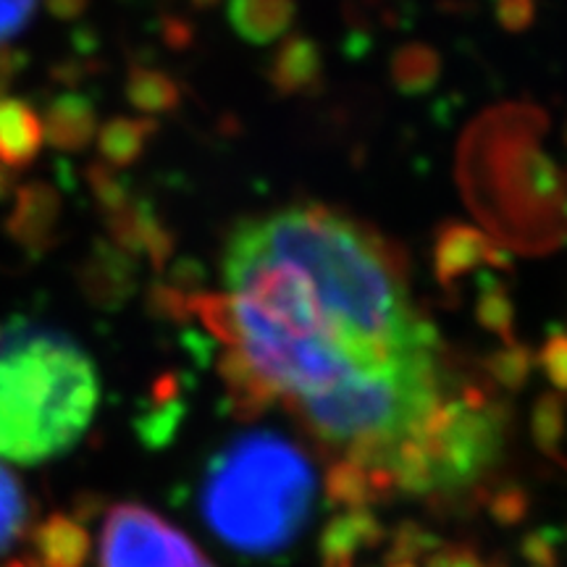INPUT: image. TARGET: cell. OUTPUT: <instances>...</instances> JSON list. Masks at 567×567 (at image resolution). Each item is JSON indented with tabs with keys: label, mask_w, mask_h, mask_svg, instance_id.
Wrapping results in <instances>:
<instances>
[{
	"label": "cell",
	"mask_w": 567,
	"mask_h": 567,
	"mask_svg": "<svg viewBox=\"0 0 567 567\" xmlns=\"http://www.w3.org/2000/svg\"><path fill=\"white\" fill-rule=\"evenodd\" d=\"M318 488L313 463L292 439L247 431L205 467L200 513L226 547L247 557H274L310 526Z\"/></svg>",
	"instance_id": "obj_3"
},
{
	"label": "cell",
	"mask_w": 567,
	"mask_h": 567,
	"mask_svg": "<svg viewBox=\"0 0 567 567\" xmlns=\"http://www.w3.org/2000/svg\"><path fill=\"white\" fill-rule=\"evenodd\" d=\"M42 145V122L30 105L19 101L0 103V163L24 166Z\"/></svg>",
	"instance_id": "obj_5"
},
{
	"label": "cell",
	"mask_w": 567,
	"mask_h": 567,
	"mask_svg": "<svg viewBox=\"0 0 567 567\" xmlns=\"http://www.w3.org/2000/svg\"><path fill=\"white\" fill-rule=\"evenodd\" d=\"M38 0H0V40H9L21 32L34 11Z\"/></svg>",
	"instance_id": "obj_8"
},
{
	"label": "cell",
	"mask_w": 567,
	"mask_h": 567,
	"mask_svg": "<svg viewBox=\"0 0 567 567\" xmlns=\"http://www.w3.org/2000/svg\"><path fill=\"white\" fill-rule=\"evenodd\" d=\"M221 279L252 384L375 473L392 476L457 396L400 255L344 213L292 205L239 224Z\"/></svg>",
	"instance_id": "obj_1"
},
{
	"label": "cell",
	"mask_w": 567,
	"mask_h": 567,
	"mask_svg": "<svg viewBox=\"0 0 567 567\" xmlns=\"http://www.w3.org/2000/svg\"><path fill=\"white\" fill-rule=\"evenodd\" d=\"M229 17L247 40L266 42L289 24L292 0H231Z\"/></svg>",
	"instance_id": "obj_6"
},
{
	"label": "cell",
	"mask_w": 567,
	"mask_h": 567,
	"mask_svg": "<svg viewBox=\"0 0 567 567\" xmlns=\"http://www.w3.org/2000/svg\"><path fill=\"white\" fill-rule=\"evenodd\" d=\"M101 402L84 347L45 323H0V460L40 465L82 442Z\"/></svg>",
	"instance_id": "obj_2"
},
{
	"label": "cell",
	"mask_w": 567,
	"mask_h": 567,
	"mask_svg": "<svg viewBox=\"0 0 567 567\" xmlns=\"http://www.w3.org/2000/svg\"><path fill=\"white\" fill-rule=\"evenodd\" d=\"M101 567H213L200 549L151 509L113 507L101 530Z\"/></svg>",
	"instance_id": "obj_4"
},
{
	"label": "cell",
	"mask_w": 567,
	"mask_h": 567,
	"mask_svg": "<svg viewBox=\"0 0 567 567\" xmlns=\"http://www.w3.org/2000/svg\"><path fill=\"white\" fill-rule=\"evenodd\" d=\"M27 515H30V505H27L24 488L9 467L0 465V555H6L17 544L27 526Z\"/></svg>",
	"instance_id": "obj_7"
}]
</instances>
